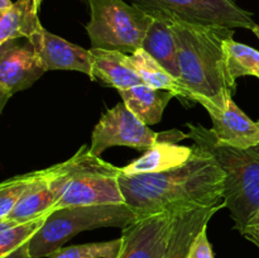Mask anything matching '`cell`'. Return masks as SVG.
<instances>
[{"label": "cell", "mask_w": 259, "mask_h": 258, "mask_svg": "<svg viewBox=\"0 0 259 258\" xmlns=\"http://www.w3.org/2000/svg\"><path fill=\"white\" fill-rule=\"evenodd\" d=\"M225 172L214 157L194 144V154L182 166L158 174H120L125 204L141 218L190 205L223 201Z\"/></svg>", "instance_id": "1"}, {"label": "cell", "mask_w": 259, "mask_h": 258, "mask_svg": "<svg viewBox=\"0 0 259 258\" xmlns=\"http://www.w3.org/2000/svg\"><path fill=\"white\" fill-rule=\"evenodd\" d=\"M164 17L176 37L181 81L192 94L195 103L204 108H224L237 89L235 78L228 71L223 48L224 39L234 35V29L191 24L174 15Z\"/></svg>", "instance_id": "2"}, {"label": "cell", "mask_w": 259, "mask_h": 258, "mask_svg": "<svg viewBox=\"0 0 259 258\" xmlns=\"http://www.w3.org/2000/svg\"><path fill=\"white\" fill-rule=\"evenodd\" d=\"M189 137L196 146L209 152L225 172V207L234 220V228L243 232L259 210V144L240 149L218 141L211 129L201 124L186 123Z\"/></svg>", "instance_id": "3"}, {"label": "cell", "mask_w": 259, "mask_h": 258, "mask_svg": "<svg viewBox=\"0 0 259 258\" xmlns=\"http://www.w3.org/2000/svg\"><path fill=\"white\" fill-rule=\"evenodd\" d=\"M121 168L93 156L82 146L70 159L56 164L57 201L53 210L68 206L124 204L119 185Z\"/></svg>", "instance_id": "4"}, {"label": "cell", "mask_w": 259, "mask_h": 258, "mask_svg": "<svg viewBox=\"0 0 259 258\" xmlns=\"http://www.w3.org/2000/svg\"><path fill=\"white\" fill-rule=\"evenodd\" d=\"M137 220L139 217L125 202L61 207L53 210L28 240L29 254L32 258L48 257L78 233L104 227L124 229Z\"/></svg>", "instance_id": "5"}, {"label": "cell", "mask_w": 259, "mask_h": 258, "mask_svg": "<svg viewBox=\"0 0 259 258\" xmlns=\"http://www.w3.org/2000/svg\"><path fill=\"white\" fill-rule=\"evenodd\" d=\"M91 18L86 25L91 48L134 53L142 48L152 15L125 0H88Z\"/></svg>", "instance_id": "6"}, {"label": "cell", "mask_w": 259, "mask_h": 258, "mask_svg": "<svg viewBox=\"0 0 259 258\" xmlns=\"http://www.w3.org/2000/svg\"><path fill=\"white\" fill-rule=\"evenodd\" d=\"M190 138L189 134L172 129L156 133L147 124L139 120L124 103L116 104L100 118L91 134L89 147L93 156L100 157L105 149L114 146H125L136 149H148L161 142L176 143L181 139Z\"/></svg>", "instance_id": "7"}, {"label": "cell", "mask_w": 259, "mask_h": 258, "mask_svg": "<svg viewBox=\"0 0 259 258\" xmlns=\"http://www.w3.org/2000/svg\"><path fill=\"white\" fill-rule=\"evenodd\" d=\"M148 13L174 15L191 24L219 25L230 29L255 25L253 14L235 0H129Z\"/></svg>", "instance_id": "8"}, {"label": "cell", "mask_w": 259, "mask_h": 258, "mask_svg": "<svg viewBox=\"0 0 259 258\" xmlns=\"http://www.w3.org/2000/svg\"><path fill=\"white\" fill-rule=\"evenodd\" d=\"M172 230V211L141 218L124 228L116 258H164Z\"/></svg>", "instance_id": "9"}, {"label": "cell", "mask_w": 259, "mask_h": 258, "mask_svg": "<svg viewBox=\"0 0 259 258\" xmlns=\"http://www.w3.org/2000/svg\"><path fill=\"white\" fill-rule=\"evenodd\" d=\"M20 39L0 45V89L10 96L32 86L47 71L29 39Z\"/></svg>", "instance_id": "10"}, {"label": "cell", "mask_w": 259, "mask_h": 258, "mask_svg": "<svg viewBox=\"0 0 259 258\" xmlns=\"http://www.w3.org/2000/svg\"><path fill=\"white\" fill-rule=\"evenodd\" d=\"M223 207H225L224 200L211 205H190L172 210L171 237L164 258H189L197 235Z\"/></svg>", "instance_id": "11"}, {"label": "cell", "mask_w": 259, "mask_h": 258, "mask_svg": "<svg viewBox=\"0 0 259 258\" xmlns=\"http://www.w3.org/2000/svg\"><path fill=\"white\" fill-rule=\"evenodd\" d=\"M28 39L34 46L47 71H78L86 73L91 78L90 50L73 45L53 33H50L43 27Z\"/></svg>", "instance_id": "12"}, {"label": "cell", "mask_w": 259, "mask_h": 258, "mask_svg": "<svg viewBox=\"0 0 259 258\" xmlns=\"http://www.w3.org/2000/svg\"><path fill=\"white\" fill-rule=\"evenodd\" d=\"M205 109L211 116V132L218 141L240 149L259 144V123L253 121L233 98L228 99L224 108L206 105Z\"/></svg>", "instance_id": "13"}, {"label": "cell", "mask_w": 259, "mask_h": 258, "mask_svg": "<svg viewBox=\"0 0 259 258\" xmlns=\"http://www.w3.org/2000/svg\"><path fill=\"white\" fill-rule=\"evenodd\" d=\"M56 201H57V184H56L55 164L46 169L35 171L34 179L28 185L8 218L18 223L37 219L52 212Z\"/></svg>", "instance_id": "14"}, {"label": "cell", "mask_w": 259, "mask_h": 258, "mask_svg": "<svg viewBox=\"0 0 259 258\" xmlns=\"http://www.w3.org/2000/svg\"><path fill=\"white\" fill-rule=\"evenodd\" d=\"M91 80L118 89V91L144 83L125 53L103 48H90Z\"/></svg>", "instance_id": "15"}, {"label": "cell", "mask_w": 259, "mask_h": 258, "mask_svg": "<svg viewBox=\"0 0 259 258\" xmlns=\"http://www.w3.org/2000/svg\"><path fill=\"white\" fill-rule=\"evenodd\" d=\"M152 23L144 37L142 48L151 55L162 67L166 68L172 76L181 80V71L177 56L176 37L164 15L159 13H149Z\"/></svg>", "instance_id": "16"}, {"label": "cell", "mask_w": 259, "mask_h": 258, "mask_svg": "<svg viewBox=\"0 0 259 258\" xmlns=\"http://www.w3.org/2000/svg\"><path fill=\"white\" fill-rule=\"evenodd\" d=\"M194 154V146H179L169 142H161L146 151L143 156L121 167L124 175L158 174L186 163Z\"/></svg>", "instance_id": "17"}, {"label": "cell", "mask_w": 259, "mask_h": 258, "mask_svg": "<svg viewBox=\"0 0 259 258\" xmlns=\"http://www.w3.org/2000/svg\"><path fill=\"white\" fill-rule=\"evenodd\" d=\"M126 108L147 125H153L162 120V115L174 94L153 89L146 83L119 91Z\"/></svg>", "instance_id": "18"}, {"label": "cell", "mask_w": 259, "mask_h": 258, "mask_svg": "<svg viewBox=\"0 0 259 258\" xmlns=\"http://www.w3.org/2000/svg\"><path fill=\"white\" fill-rule=\"evenodd\" d=\"M39 9L34 0H17L12 7L0 10V45L12 39L29 38L42 28Z\"/></svg>", "instance_id": "19"}, {"label": "cell", "mask_w": 259, "mask_h": 258, "mask_svg": "<svg viewBox=\"0 0 259 258\" xmlns=\"http://www.w3.org/2000/svg\"><path fill=\"white\" fill-rule=\"evenodd\" d=\"M129 58L146 85L158 90L169 91L175 96L180 98V100H189L191 104L195 103L194 96L187 90L184 82L172 76L143 48H139L138 51L132 53Z\"/></svg>", "instance_id": "20"}, {"label": "cell", "mask_w": 259, "mask_h": 258, "mask_svg": "<svg viewBox=\"0 0 259 258\" xmlns=\"http://www.w3.org/2000/svg\"><path fill=\"white\" fill-rule=\"evenodd\" d=\"M223 48L228 71L233 78L237 80L240 76H255L259 78V51L235 42L233 35L225 38Z\"/></svg>", "instance_id": "21"}, {"label": "cell", "mask_w": 259, "mask_h": 258, "mask_svg": "<svg viewBox=\"0 0 259 258\" xmlns=\"http://www.w3.org/2000/svg\"><path fill=\"white\" fill-rule=\"evenodd\" d=\"M50 214L25 223H18L9 218L0 220V258L10 254L27 243L42 227Z\"/></svg>", "instance_id": "22"}, {"label": "cell", "mask_w": 259, "mask_h": 258, "mask_svg": "<svg viewBox=\"0 0 259 258\" xmlns=\"http://www.w3.org/2000/svg\"><path fill=\"white\" fill-rule=\"evenodd\" d=\"M120 247L121 237L106 242L61 247L47 258H116Z\"/></svg>", "instance_id": "23"}, {"label": "cell", "mask_w": 259, "mask_h": 258, "mask_svg": "<svg viewBox=\"0 0 259 258\" xmlns=\"http://www.w3.org/2000/svg\"><path fill=\"white\" fill-rule=\"evenodd\" d=\"M34 176L35 171L0 182V220L9 217Z\"/></svg>", "instance_id": "24"}, {"label": "cell", "mask_w": 259, "mask_h": 258, "mask_svg": "<svg viewBox=\"0 0 259 258\" xmlns=\"http://www.w3.org/2000/svg\"><path fill=\"white\" fill-rule=\"evenodd\" d=\"M189 258H214L212 247L207 239L206 228L201 230L199 235L195 239L191 249H190Z\"/></svg>", "instance_id": "25"}, {"label": "cell", "mask_w": 259, "mask_h": 258, "mask_svg": "<svg viewBox=\"0 0 259 258\" xmlns=\"http://www.w3.org/2000/svg\"><path fill=\"white\" fill-rule=\"evenodd\" d=\"M240 234L244 235L248 240H250L253 244H255L259 248V210L250 218Z\"/></svg>", "instance_id": "26"}, {"label": "cell", "mask_w": 259, "mask_h": 258, "mask_svg": "<svg viewBox=\"0 0 259 258\" xmlns=\"http://www.w3.org/2000/svg\"><path fill=\"white\" fill-rule=\"evenodd\" d=\"M3 258H32L29 254V247H28V242L24 243L23 245H20L18 249H15L14 252H12L10 254L5 255Z\"/></svg>", "instance_id": "27"}, {"label": "cell", "mask_w": 259, "mask_h": 258, "mask_svg": "<svg viewBox=\"0 0 259 258\" xmlns=\"http://www.w3.org/2000/svg\"><path fill=\"white\" fill-rule=\"evenodd\" d=\"M9 99H10V95H8L7 93H4V91L0 89V115H2L3 109H4L5 105H7V103Z\"/></svg>", "instance_id": "28"}, {"label": "cell", "mask_w": 259, "mask_h": 258, "mask_svg": "<svg viewBox=\"0 0 259 258\" xmlns=\"http://www.w3.org/2000/svg\"><path fill=\"white\" fill-rule=\"evenodd\" d=\"M12 5H13L12 0H0V10L7 9V8L12 7Z\"/></svg>", "instance_id": "29"}, {"label": "cell", "mask_w": 259, "mask_h": 258, "mask_svg": "<svg viewBox=\"0 0 259 258\" xmlns=\"http://www.w3.org/2000/svg\"><path fill=\"white\" fill-rule=\"evenodd\" d=\"M252 32H253V33H254V34H255V35H257V37L259 38V25H257V24H255V25H254V27H253V28H252Z\"/></svg>", "instance_id": "30"}, {"label": "cell", "mask_w": 259, "mask_h": 258, "mask_svg": "<svg viewBox=\"0 0 259 258\" xmlns=\"http://www.w3.org/2000/svg\"><path fill=\"white\" fill-rule=\"evenodd\" d=\"M35 5H37L38 9H40V4H42V0H34Z\"/></svg>", "instance_id": "31"}]
</instances>
